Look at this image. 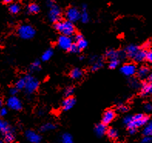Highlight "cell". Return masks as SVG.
<instances>
[{
    "instance_id": "1",
    "label": "cell",
    "mask_w": 152,
    "mask_h": 143,
    "mask_svg": "<svg viewBox=\"0 0 152 143\" xmlns=\"http://www.w3.org/2000/svg\"><path fill=\"white\" fill-rule=\"evenodd\" d=\"M149 121V116L139 113L134 115H127L124 118L123 122L127 126L130 134L133 135L136 133L137 128L146 126Z\"/></svg>"
},
{
    "instance_id": "2",
    "label": "cell",
    "mask_w": 152,
    "mask_h": 143,
    "mask_svg": "<svg viewBox=\"0 0 152 143\" xmlns=\"http://www.w3.org/2000/svg\"><path fill=\"white\" fill-rule=\"evenodd\" d=\"M54 27H55V29L60 33H61L63 36H70L75 33V26L73 25V23L68 20L57 22L56 23H55Z\"/></svg>"
},
{
    "instance_id": "3",
    "label": "cell",
    "mask_w": 152,
    "mask_h": 143,
    "mask_svg": "<svg viewBox=\"0 0 152 143\" xmlns=\"http://www.w3.org/2000/svg\"><path fill=\"white\" fill-rule=\"evenodd\" d=\"M18 34L23 39H30L35 36L36 30L29 25H23L18 29Z\"/></svg>"
},
{
    "instance_id": "4",
    "label": "cell",
    "mask_w": 152,
    "mask_h": 143,
    "mask_svg": "<svg viewBox=\"0 0 152 143\" xmlns=\"http://www.w3.org/2000/svg\"><path fill=\"white\" fill-rule=\"evenodd\" d=\"M26 86L25 91L27 94H32L37 90L39 85V82L35 77L32 75H26L25 76Z\"/></svg>"
},
{
    "instance_id": "5",
    "label": "cell",
    "mask_w": 152,
    "mask_h": 143,
    "mask_svg": "<svg viewBox=\"0 0 152 143\" xmlns=\"http://www.w3.org/2000/svg\"><path fill=\"white\" fill-rule=\"evenodd\" d=\"M80 12L75 7L69 8L66 12V17L67 19L66 20L71 22L72 23H75L80 19Z\"/></svg>"
},
{
    "instance_id": "6",
    "label": "cell",
    "mask_w": 152,
    "mask_h": 143,
    "mask_svg": "<svg viewBox=\"0 0 152 143\" xmlns=\"http://www.w3.org/2000/svg\"><path fill=\"white\" fill-rule=\"evenodd\" d=\"M61 18V9L57 5H54L50 8V12H49V19L50 22L53 23H56L57 22L60 21Z\"/></svg>"
},
{
    "instance_id": "7",
    "label": "cell",
    "mask_w": 152,
    "mask_h": 143,
    "mask_svg": "<svg viewBox=\"0 0 152 143\" xmlns=\"http://www.w3.org/2000/svg\"><path fill=\"white\" fill-rule=\"evenodd\" d=\"M121 72L125 76L131 77L137 73V67L133 63H127L122 65L121 68Z\"/></svg>"
},
{
    "instance_id": "8",
    "label": "cell",
    "mask_w": 152,
    "mask_h": 143,
    "mask_svg": "<svg viewBox=\"0 0 152 143\" xmlns=\"http://www.w3.org/2000/svg\"><path fill=\"white\" fill-rule=\"evenodd\" d=\"M72 45H73V40L70 38V36H66L61 35L58 38V46L62 49L69 50Z\"/></svg>"
},
{
    "instance_id": "9",
    "label": "cell",
    "mask_w": 152,
    "mask_h": 143,
    "mask_svg": "<svg viewBox=\"0 0 152 143\" xmlns=\"http://www.w3.org/2000/svg\"><path fill=\"white\" fill-rule=\"evenodd\" d=\"M127 55H126L125 52H120L116 51L114 49H109L106 52V57L110 60H115L118 59L120 60V59H124Z\"/></svg>"
},
{
    "instance_id": "10",
    "label": "cell",
    "mask_w": 152,
    "mask_h": 143,
    "mask_svg": "<svg viewBox=\"0 0 152 143\" xmlns=\"http://www.w3.org/2000/svg\"><path fill=\"white\" fill-rule=\"evenodd\" d=\"M7 105L9 108L15 111L21 110L22 108H23L21 101L17 97H15V96H12V97H10V99H8Z\"/></svg>"
},
{
    "instance_id": "11",
    "label": "cell",
    "mask_w": 152,
    "mask_h": 143,
    "mask_svg": "<svg viewBox=\"0 0 152 143\" xmlns=\"http://www.w3.org/2000/svg\"><path fill=\"white\" fill-rule=\"evenodd\" d=\"M115 116L116 114L114 110L108 109V110L105 111L102 116V123L104 125L110 124V122H113V120L115 118Z\"/></svg>"
},
{
    "instance_id": "12",
    "label": "cell",
    "mask_w": 152,
    "mask_h": 143,
    "mask_svg": "<svg viewBox=\"0 0 152 143\" xmlns=\"http://www.w3.org/2000/svg\"><path fill=\"white\" fill-rule=\"evenodd\" d=\"M26 137L27 140L31 143H39L42 140L41 136L38 133L34 131H32V130H28L26 132Z\"/></svg>"
},
{
    "instance_id": "13",
    "label": "cell",
    "mask_w": 152,
    "mask_h": 143,
    "mask_svg": "<svg viewBox=\"0 0 152 143\" xmlns=\"http://www.w3.org/2000/svg\"><path fill=\"white\" fill-rule=\"evenodd\" d=\"M140 50V48L138 47L136 45L131 44L129 45L128 46H127V48L125 49V53L127 57L131 58V59H133L135 57V55H137V53L138 52V51Z\"/></svg>"
},
{
    "instance_id": "14",
    "label": "cell",
    "mask_w": 152,
    "mask_h": 143,
    "mask_svg": "<svg viewBox=\"0 0 152 143\" xmlns=\"http://www.w3.org/2000/svg\"><path fill=\"white\" fill-rule=\"evenodd\" d=\"M76 104V99L73 97H68L64 99L62 103V108L64 111H69L73 108Z\"/></svg>"
},
{
    "instance_id": "15",
    "label": "cell",
    "mask_w": 152,
    "mask_h": 143,
    "mask_svg": "<svg viewBox=\"0 0 152 143\" xmlns=\"http://www.w3.org/2000/svg\"><path fill=\"white\" fill-rule=\"evenodd\" d=\"M151 73V70L148 66L143 65L140 67L138 69H137V75L140 79H145V78H148V75Z\"/></svg>"
},
{
    "instance_id": "16",
    "label": "cell",
    "mask_w": 152,
    "mask_h": 143,
    "mask_svg": "<svg viewBox=\"0 0 152 143\" xmlns=\"http://www.w3.org/2000/svg\"><path fill=\"white\" fill-rule=\"evenodd\" d=\"M150 94H152V82H143L141 86V95L142 96H147Z\"/></svg>"
},
{
    "instance_id": "17",
    "label": "cell",
    "mask_w": 152,
    "mask_h": 143,
    "mask_svg": "<svg viewBox=\"0 0 152 143\" xmlns=\"http://www.w3.org/2000/svg\"><path fill=\"white\" fill-rule=\"evenodd\" d=\"M107 130V128L106 125L103 124V123H100V124H97L95 126L94 132L96 136H99V137H101V136L106 134Z\"/></svg>"
},
{
    "instance_id": "18",
    "label": "cell",
    "mask_w": 152,
    "mask_h": 143,
    "mask_svg": "<svg viewBox=\"0 0 152 143\" xmlns=\"http://www.w3.org/2000/svg\"><path fill=\"white\" fill-rule=\"evenodd\" d=\"M146 53L147 51L143 49H140L137 55H135V57L134 58V60L137 62H141L146 60Z\"/></svg>"
},
{
    "instance_id": "19",
    "label": "cell",
    "mask_w": 152,
    "mask_h": 143,
    "mask_svg": "<svg viewBox=\"0 0 152 143\" xmlns=\"http://www.w3.org/2000/svg\"><path fill=\"white\" fill-rule=\"evenodd\" d=\"M10 131H12V128L9 123L6 121L0 119V132L2 135H5Z\"/></svg>"
},
{
    "instance_id": "20",
    "label": "cell",
    "mask_w": 152,
    "mask_h": 143,
    "mask_svg": "<svg viewBox=\"0 0 152 143\" xmlns=\"http://www.w3.org/2000/svg\"><path fill=\"white\" fill-rule=\"evenodd\" d=\"M83 71L79 68H75V69H72V71L70 72V77L73 79H79L83 76Z\"/></svg>"
},
{
    "instance_id": "21",
    "label": "cell",
    "mask_w": 152,
    "mask_h": 143,
    "mask_svg": "<svg viewBox=\"0 0 152 143\" xmlns=\"http://www.w3.org/2000/svg\"><path fill=\"white\" fill-rule=\"evenodd\" d=\"M143 135L145 136H152V120H150L143 129Z\"/></svg>"
},
{
    "instance_id": "22",
    "label": "cell",
    "mask_w": 152,
    "mask_h": 143,
    "mask_svg": "<svg viewBox=\"0 0 152 143\" xmlns=\"http://www.w3.org/2000/svg\"><path fill=\"white\" fill-rule=\"evenodd\" d=\"M56 128V126L51 122H47L46 124L42 125L40 128V131L42 132H49V131H51V130H53Z\"/></svg>"
},
{
    "instance_id": "23",
    "label": "cell",
    "mask_w": 152,
    "mask_h": 143,
    "mask_svg": "<svg viewBox=\"0 0 152 143\" xmlns=\"http://www.w3.org/2000/svg\"><path fill=\"white\" fill-rule=\"evenodd\" d=\"M106 134L107 135L108 137L110 138V139H118V132L115 129V128H108V129L107 130Z\"/></svg>"
},
{
    "instance_id": "24",
    "label": "cell",
    "mask_w": 152,
    "mask_h": 143,
    "mask_svg": "<svg viewBox=\"0 0 152 143\" xmlns=\"http://www.w3.org/2000/svg\"><path fill=\"white\" fill-rule=\"evenodd\" d=\"M9 10L11 13L12 14H17L19 13V11L21 10V7L20 5L18 3H12L10 4V7H9Z\"/></svg>"
},
{
    "instance_id": "25",
    "label": "cell",
    "mask_w": 152,
    "mask_h": 143,
    "mask_svg": "<svg viewBox=\"0 0 152 143\" xmlns=\"http://www.w3.org/2000/svg\"><path fill=\"white\" fill-rule=\"evenodd\" d=\"M40 9H39V6L36 3H31L29 4V6H28V12L29 13L32 14H36L38 13L39 12Z\"/></svg>"
},
{
    "instance_id": "26",
    "label": "cell",
    "mask_w": 152,
    "mask_h": 143,
    "mask_svg": "<svg viewBox=\"0 0 152 143\" xmlns=\"http://www.w3.org/2000/svg\"><path fill=\"white\" fill-rule=\"evenodd\" d=\"M4 140L6 142H12L15 140V134H14V132L12 130L10 132H7L6 134L3 135Z\"/></svg>"
},
{
    "instance_id": "27",
    "label": "cell",
    "mask_w": 152,
    "mask_h": 143,
    "mask_svg": "<svg viewBox=\"0 0 152 143\" xmlns=\"http://www.w3.org/2000/svg\"><path fill=\"white\" fill-rule=\"evenodd\" d=\"M53 55V50L51 49H49L46 50V51L43 52V54H42V60L44 62L48 61V60H50V59H51Z\"/></svg>"
},
{
    "instance_id": "28",
    "label": "cell",
    "mask_w": 152,
    "mask_h": 143,
    "mask_svg": "<svg viewBox=\"0 0 152 143\" xmlns=\"http://www.w3.org/2000/svg\"><path fill=\"white\" fill-rule=\"evenodd\" d=\"M61 143H73V139L69 133H64L61 137Z\"/></svg>"
},
{
    "instance_id": "29",
    "label": "cell",
    "mask_w": 152,
    "mask_h": 143,
    "mask_svg": "<svg viewBox=\"0 0 152 143\" xmlns=\"http://www.w3.org/2000/svg\"><path fill=\"white\" fill-rule=\"evenodd\" d=\"M103 65H104V62H103V61L101 60V59H96V61L94 62V65H92V67H91V69H92V71H96L98 70V69H100V68H102Z\"/></svg>"
},
{
    "instance_id": "30",
    "label": "cell",
    "mask_w": 152,
    "mask_h": 143,
    "mask_svg": "<svg viewBox=\"0 0 152 143\" xmlns=\"http://www.w3.org/2000/svg\"><path fill=\"white\" fill-rule=\"evenodd\" d=\"M25 86H26L25 77H24V78H19V80L16 82V83H15V88L17 89L18 90H21V89H25Z\"/></svg>"
},
{
    "instance_id": "31",
    "label": "cell",
    "mask_w": 152,
    "mask_h": 143,
    "mask_svg": "<svg viewBox=\"0 0 152 143\" xmlns=\"http://www.w3.org/2000/svg\"><path fill=\"white\" fill-rule=\"evenodd\" d=\"M40 69V62L39 60H36L33 62L30 65V70L32 72H37Z\"/></svg>"
},
{
    "instance_id": "32",
    "label": "cell",
    "mask_w": 152,
    "mask_h": 143,
    "mask_svg": "<svg viewBox=\"0 0 152 143\" xmlns=\"http://www.w3.org/2000/svg\"><path fill=\"white\" fill-rule=\"evenodd\" d=\"M87 40H85L84 38H83V39H81V40L78 41V42H76V45L77 46V47H78V49H80V51L82 49H84L85 48H87Z\"/></svg>"
},
{
    "instance_id": "33",
    "label": "cell",
    "mask_w": 152,
    "mask_h": 143,
    "mask_svg": "<svg viewBox=\"0 0 152 143\" xmlns=\"http://www.w3.org/2000/svg\"><path fill=\"white\" fill-rule=\"evenodd\" d=\"M119 64H120V60H118V59H115V60H110V63H109V67H110V69H116L118 65H119Z\"/></svg>"
},
{
    "instance_id": "34",
    "label": "cell",
    "mask_w": 152,
    "mask_h": 143,
    "mask_svg": "<svg viewBox=\"0 0 152 143\" xmlns=\"http://www.w3.org/2000/svg\"><path fill=\"white\" fill-rule=\"evenodd\" d=\"M80 19L83 23H87L89 21V15L87 11H83L80 15Z\"/></svg>"
},
{
    "instance_id": "35",
    "label": "cell",
    "mask_w": 152,
    "mask_h": 143,
    "mask_svg": "<svg viewBox=\"0 0 152 143\" xmlns=\"http://www.w3.org/2000/svg\"><path fill=\"white\" fill-rule=\"evenodd\" d=\"M73 92H74V89H73V87H67V88L66 89L64 94L66 96V98L72 97L71 95H73Z\"/></svg>"
},
{
    "instance_id": "36",
    "label": "cell",
    "mask_w": 152,
    "mask_h": 143,
    "mask_svg": "<svg viewBox=\"0 0 152 143\" xmlns=\"http://www.w3.org/2000/svg\"><path fill=\"white\" fill-rule=\"evenodd\" d=\"M130 85L131 86V87L134 89H137L140 87V83H139L138 81L135 78H132L131 81H130Z\"/></svg>"
},
{
    "instance_id": "37",
    "label": "cell",
    "mask_w": 152,
    "mask_h": 143,
    "mask_svg": "<svg viewBox=\"0 0 152 143\" xmlns=\"http://www.w3.org/2000/svg\"><path fill=\"white\" fill-rule=\"evenodd\" d=\"M118 110L121 113H127V111L129 110V108L127 106V105H122V104H120V105H118Z\"/></svg>"
},
{
    "instance_id": "38",
    "label": "cell",
    "mask_w": 152,
    "mask_h": 143,
    "mask_svg": "<svg viewBox=\"0 0 152 143\" xmlns=\"http://www.w3.org/2000/svg\"><path fill=\"white\" fill-rule=\"evenodd\" d=\"M146 60L149 62L152 63V49L147 50L146 53Z\"/></svg>"
},
{
    "instance_id": "39",
    "label": "cell",
    "mask_w": 152,
    "mask_h": 143,
    "mask_svg": "<svg viewBox=\"0 0 152 143\" xmlns=\"http://www.w3.org/2000/svg\"><path fill=\"white\" fill-rule=\"evenodd\" d=\"M69 50L70 52H72V53H77V52H80V49H78V47H77V46L76 45V43L75 44L73 43V45L71 46V47L69 48Z\"/></svg>"
},
{
    "instance_id": "40",
    "label": "cell",
    "mask_w": 152,
    "mask_h": 143,
    "mask_svg": "<svg viewBox=\"0 0 152 143\" xmlns=\"http://www.w3.org/2000/svg\"><path fill=\"white\" fill-rule=\"evenodd\" d=\"M140 143H152V136H145Z\"/></svg>"
},
{
    "instance_id": "41",
    "label": "cell",
    "mask_w": 152,
    "mask_h": 143,
    "mask_svg": "<svg viewBox=\"0 0 152 143\" xmlns=\"http://www.w3.org/2000/svg\"><path fill=\"white\" fill-rule=\"evenodd\" d=\"M144 108H145V110L148 113L152 112V104H151V103H146Z\"/></svg>"
},
{
    "instance_id": "42",
    "label": "cell",
    "mask_w": 152,
    "mask_h": 143,
    "mask_svg": "<svg viewBox=\"0 0 152 143\" xmlns=\"http://www.w3.org/2000/svg\"><path fill=\"white\" fill-rule=\"evenodd\" d=\"M7 109L6 108H2L0 109V116H5L7 114Z\"/></svg>"
},
{
    "instance_id": "43",
    "label": "cell",
    "mask_w": 152,
    "mask_h": 143,
    "mask_svg": "<svg viewBox=\"0 0 152 143\" xmlns=\"http://www.w3.org/2000/svg\"><path fill=\"white\" fill-rule=\"evenodd\" d=\"M83 35L81 34V33H77V34H76L75 36L76 42H78V41L81 40V39H83Z\"/></svg>"
},
{
    "instance_id": "44",
    "label": "cell",
    "mask_w": 152,
    "mask_h": 143,
    "mask_svg": "<svg viewBox=\"0 0 152 143\" xmlns=\"http://www.w3.org/2000/svg\"><path fill=\"white\" fill-rule=\"evenodd\" d=\"M150 46H151V42H148H148H145V44L143 45V49H145L147 51V49H149V48H150Z\"/></svg>"
},
{
    "instance_id": "45",
    "label": "cell",
    "mask_w": 152,
    "mask_h": 143,
    "mask_svg": "<svg viewBox=\"0 0 152 143\" xmlns=\"http://www.w3.org/2000/svg\"><path fill=\"white\" fill-rule=\"evenodd\" d=\"M17 92H18V89L16 88H12L10 89V94H11L12 95H13V96L15 95H16Z\"/></svg>"
},
{
    "instance_id": "46",
    "label": "cell",
    "mask_w": 152,
    "mask_h": 143,
    "mask_svg": "<svg viewBox=\"0 0 152 143\" xmlns=\"http://www.w3.org/2000/svg\"><path fill=\"white\" fill-rule=\"evenodd\" d=\"M54 5H55V2H54L53 1H48V2H47V6L50 8H51L53 6H54Z\"/></svg>"
},
{
    "instance_id": "47",
    "label": "cell",
    "mask_w": 152,
    "mask_h": 143,
    "mask_svg": "<svg viewBox=\"0 0 152 143\" xmlns=\"http://www.w3.org/2000/svg\"><path fill=\"white\" fill-rule=\"evenodd\" d=\"M148 82H152V72H151L150 73V74H149V75H148Z\"/></svg>"
},
{
    "instance_id": "48",
    "label": "cell",
    "mask_w": 152,
    "mask_h": 143,
    "mask_svg": "<svg viewBox=\"0 0 152 143\" xmlns=\"http://www.w3.org/2000/svg\"><path fill=\"white\" fill-rule=\"evenodd\" d=\"M12 1L11 0H5V1H3V3L5 4H9V3H11Z\"/></svg>"
},
{
    "instance_id": "49",
    "label": "cell",
    "mask_w": 152,
    "mask_h": 143,
    "mask_svg": "<svg viewBox=\"0 0 152 143\" xmlns=\"http://www.w3.org/2000/svg\"><path fill=\"white\" fill-rule=\"evenodd\" d=\"M2 101L0 99V108L2 107Z\"/></svg>"
},
{
    "instance_id": "50",
    "label": "cell",
    "mask_w": 152,
    "mask_h": 143,
    "mask_svg": "<svg viewBox=\"0 0 152 143\" xmlns=\"http://www.w3.org/2000/svg\"><path fill=\"white\" fill-rule=\"evenodd\" d=\"M0 143H3V142H2V140L0 139Z\"/></svg>"
}]
</instances>
